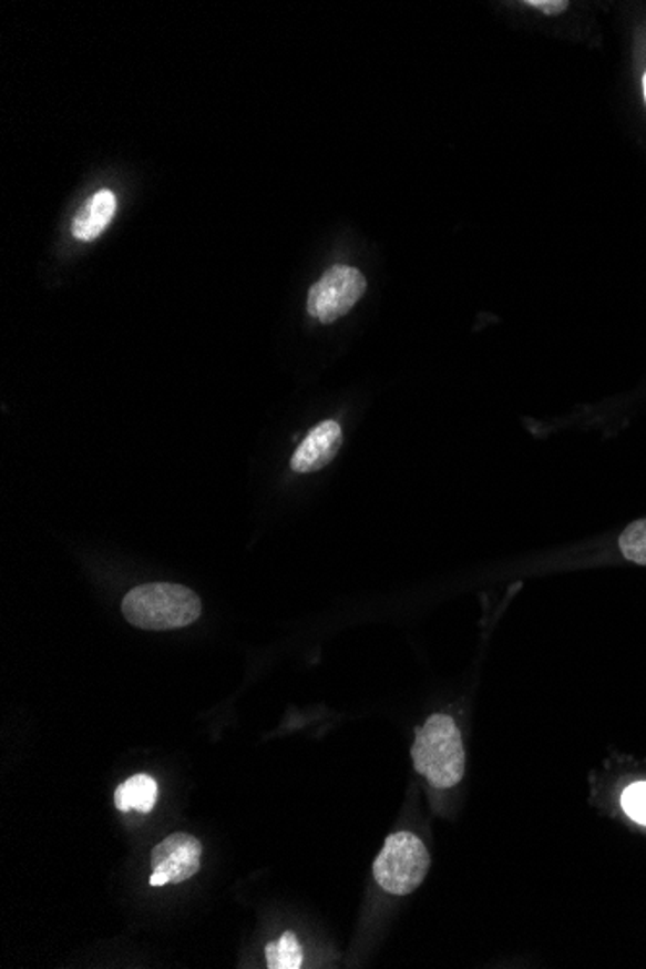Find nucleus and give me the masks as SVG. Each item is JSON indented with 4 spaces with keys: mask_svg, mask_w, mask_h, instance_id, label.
<instances>
[{
    "mask_svg": "<svg viewBox=\"0 0 646 969\" xmlns=\"http://www.w3.org/2000/svg\"><path fill=\"white\" fill-rule=\"evenodd\" d=\"M202 844L192 834L167 836L152 851V869L167 877L168 885H181L199 871Z\"/></svg>",
    "mask_w": 646,
    "mask_h": 969,
    "instance_id": "39448f33",
    "label": "nucleus"
},
{
    "mask_svg": "<svg viewBox=\"0 0 646 969\" xmlns=\"http://www.w3.org/2000/svg\"><path fill=\"white\" fill-rule=\"evenodd\" d=\"M430 864L432 857L419 836L391 834L373 861V879L386 892L409 896L427 879Z\"/></svg>",
    "mask_w": 646,
    "mask_h": 969,
    "instance_id": "7ed1b4c3",
    "label": "nucleus"
},
{
    "mask_svg": "<svg viewBox=\"0 0 646 969\" xmlns=\"http://www.w3.org/2000/svg\"><path fill=\"white\" fill-rule=\"evenodd\" d=\"M157 803V782L147 774H136L114 792V805L122 813L136 809L150 813Z\"/></svg>",
    "mask_w": 646,
    "mask_h": 969,
    "instance_id": "6e6552de",
    "label": "nucleus"
},
{
    "mask_svg": "<svg viewBox=\"0 0 646 969\" xmlns=\"http://www.w3.org/2000/svg\"><path fill=\"white\" fill-rule=\"evenodd\" d=\"M643 82H645V99H646V74H645V80H643Z\"/></svg>",
    "mask_w": 646,
    "mask_h": 969,
    "instance_id": "ddd939ff",
    "label": "nucleus"
},
{
    "mask_svg": "<svg viewBox=\"0 0 646 969\" xmlns=\"http://www.w3.org/2000/svg\"><path fill=\"white\" fill-rule=\"evenodd\" d=\"M619 550L625 560L646 565V519L635 521L622 532L619 537Z\"/></svg>",
    "mask_w": 646,
    "mask_h": 969,
    "instance_id": "9d476101",
    "label": "nucleus"
},
{
    "mask_svg": "<svg viewBox=\"0 0 646 969\" xmlns=\"http://www.w3.org/2000/svg\"><path fill=\"white\" fill-rule=\"evenodd\" d=\"M116 213V196L111 190H100L85 202L84 210L78 213L72 223V235L82 243H92L111 225Z\"/></svg>",
    "mask_w": 646,
    "mask_h": 969,
    "instance_id": "0eeeda50",
    "label": "nucleus"
},
{
    "mask_svg": "<svg viewBox=\"0 0 646 969\" xmlns=\"http://www.w3.org/2000/svg\"><path fill=\"white\" fill-rule=\"evenodd\" d=\"M366 287L365 275L358 269L350 265H334L310 288L306 304L308 314L321 324H331L355 308Z\"/></svg>",
    "mask_w": 646,
    "mask_h": 969,
    "instance_id": "20e7f679",
    "label": "nucleus"
},
{
    "mask_svg": "<svg viewBox=\"0 0 646 969\" xmlns=\"http://www.w3.org/2000/svg\"><path fill=\"white\" fill-rule=\"evenodd\" d=\"M411 755L414 771L433 788H453L463 781L466 765L463 737L455 720L448 714H432L427 724L417 730Z\"/></svg>",
    "mask_w": 646,
    "mask_h": 969,
    "instance_id": "f257e3e1",
    "label": "nucleus"
},
{
    "mask_svg": "<svg viewBox=\"0 0 646 969\" xmlns=\"http://www.w3.org/2000/svg\"><path fill=\"white\" fill-rule=\"evenodd\" d=\"M267 968L298 969L303 968L305 955L295 932H285L281 939L269 942L266 947Z\"/></svg>",
    "mask_w": 646,
    "mask_h": 969,
    "instance_id": "1a4fd4ad",
    "label": "nucleus"
},
{
    "mask_svg": "<svg viewBox=\"0 0 646 969\" xmlns=\"http://www.w3.org/2000/svg\"><path fill=\"white\" fill-rule=\"evenodd\" d=\"M526 7L536 8L544 14L555 16L565 12L570 4L565 0H529Z\"/></svg>",
    "mask_w": 646,
    "mask_h": 969,
    "instance_id": "f8f14e48",
    "label": "nucleus"
},
{
    "mask_svg": "<svg viewBox=\"0 0 646 969\" xmlns=\"http://www.w3.org/2000/svg\"><path fill=\"white\" fill-rule=\"evenodd\" d=\"M622 805L629 817L646 826V782H637L625 789L622 795Z\"/></svg>",
    "mask_w": 646,
    "mask_h": 969,
    "instance_id": "9b49d317",
    "label": "nucleus"
},
{
    "mask_svg": "<svg viewBox=\"0 0 646 969\" xmlns=\"http://www.w3.org/2000/svg\"><path fill=\"white\" fill-rule=\"evenodd\" d=\"M342 443L341 426L335 420H326L306 436L290 459L295 472H316L334 461Z\"/></svg>",
    "mask_w": 646,
    "mask_h": 969,
    "instance_id": "423d86ee",
    "label": "nucleus"
},
{
    "mask_svg": "<svg viewBox=\"0 0 646 969\" xmlns=\"http://www.w3.org/2000/svg\"><path fill=\"white\" fill-rule=\"evenodd\" d=\"M130 625L145 631L188 628L202 615L198 594L183 584L150 583L136 586L122 600Z\"/></svg>",
    "mask_w": 646,
    "mask_h": 969,
    "instance_id": "f03ea898",
    "label": "nucleus"
}]
</instances>
